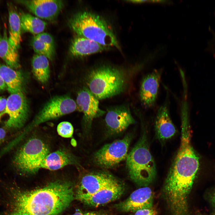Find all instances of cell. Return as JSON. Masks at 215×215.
<instances>
[{
  "instance_id": "36",
  "label": "cell",
  "mask_w": 215,
  "mask_h": 215,
  "mask_svg": "<svg viewBox=\"0 0 215 215\" xmlns=\"http://www.w3.org/2000/svg\"><path fill=\"white\" fill-rule=\"evenodd\" d=\"M4 113H3V112H1V113H0V121H1V117H2V116L3 115H4Z\"/></svg>"
},
{
  "instance_id": "25",
  "label": "cell",
  "mask_w": 215,
  "mask_h": 215,
  "mask_svg": "<svg viewBox=\"0 0 215 215\" xmlns=\"http://www.w3.org/2000/svg\"><path fill=\"white\" fill-rule=\"evenodd\" d=\"M31 45L36 54L44 56L49 60L53 59L54 52L34 36L32 39Z\"/></svg>"
},
{
  "instance_id": "16",
  "label": "cell",
  "mask_w": 215,
  "mask_h": 215,
  "mask_svg": "<svg viewBox=\"0 0 215 215\" xmlns=\"http://www.w3.org/2000/svg\"><path fill=\"white\" fill-rule=\"evenodd\" d=\"M161 70L155 69L143 79L139 90V98L143 106L149 108L154 105L158 94L162 74Z\"/></svg>"
},
{
  "instance_id": "30",
  "label": "cell",
  "mask_w": 215,
  "mask_h": 215,
  "mask_svg": "<svg viewBox=\"0 0 215 215\" xmlns=\"http://www.w3.org/2000/svg\"><path fill=\"white\" fill-rule=\"evenodd\" d=\"M7 99L0 96V112L4 111L6 107Z\"/></svg>"
},
{
  "instance_id": "35",
  "label": "cell",
  "mask_w": 215,
  "mask_h": 215,
  "mask_svg": "<svg viewBox=\"0 0 215 215\" xmlns=\"http://www.w3.org/2000/svg\"><path fill=\"white\" fill-rule=\"evenodd\" d=\"M129 2H130L132 3H142L143 2H145L147 1L145 0H130V1H128Z\"/></svg>"
},
{
  "instance_id": "23",
  "label": "cell",
  "mask_w": 215,
  "mask_h": 215,
  "mask_svg": "<svg viewBox=\"0 0 215 215\" xmlns=\"http://www.w3.org/2000/svg\"><path fill=\"white\" fill-rule=\"evenodd\" d=\"M48 59L46 57L35 54L31 61L33 73L36 79L40 82L44 84L49 79L50 68Z\"/></svg>"
},
{
  "instance_id": "1",
  "label": "cell",
  "mask_w": 215,
  "mask_h": 215,
  "mask_svg": "<svg viewBox=\"0 0 215 215\" xmlns=\"http://www.w3.org/2000/svg\"><path fill=\"white\" fill-rule=\"evenodd\" d=\"M180 146L165 180L162 194L170 205L184 208L188 205V198L199 165V158L191 145L189 118H181Z\"/></svg>"
},
{
  "instance_id": "3",
  "label": "cell",
  "mask_w": 215,
  "mask_h": 215,
  "mask_svg": "<svg viewBox=\"0 0 215 215\" xmlns=\"http://www.w3.org/2000/svg\"><path fill=\"white\" fill-rule=\"evenodd\" d=\"M69 26L78 36L95 41L104 46L119 48L114 33L106 21L99 16L83 11L74 15Z\"/></svg>"
},
{
  "instance_id": "5",
  "label": "cell",
  "mask_w": 215,
  "mask_h": 215,
  "mask_svg": "<svg viewBox=\"0 0 215 215\" xmlns=\"http://www.w3.org/2000/svg\"><path fill=\"white\" fill-rule=\"evenodd\" d=\"M126 159L128 174L134 183L143 187L153 182L156 175V166L145 132L128 153Z\"/></svg>"
},
{
  "instance_id": "24",
  "label": "cell",
  "mask_w": 215,
  "mask_h": 215,
  "mask_svg": "<svg viewBox=\"0 0 215 215\" xmlns=\"http://www.w3.org/2000/svg\"><path fill=\"white\" fill-rule=\"evenodd\" d=\"M22 30L37 35L42 33L47 23L40 19L29 13H19Z\"/></svg>"
},
{
  "instance_id": "22",
  "label": "cell",
  "mask_w": 215,
  "mask_h": 215,
  "mask_svg": "<svg viewBox=\"0 0 215 215\" xmlns=\"http://www.w3.org/2000/svg\"><path fill=\"white\" fill-rule=\"evenodd\" d=\"M0 58L5 62L6 65L13 69L20 67L17 50L10 44L5 28L0 41Z\"/></svg>"
},
{
  "instance_id": "10",
  "label": "cell",
  "mask_w": 215,
  "mask_h": 215,
  "mask_svg": "<svg viewBox=\"0 0 215 215\" xmlns=\"http://www.w3.org/2000/svg\"><path fill=\"white\" fill-rule=\"evenodd\" d=\"M119 179L105 171L89 173L82 178L77 189L76 198L79 201L91 196Z\"/></svg>"
},
{
  "instance_id": "32",
  "label": "cell",
  "mask_w": 215,
  "mask_h": 215,
  "mask_svg": "<svg viewBox=\"0 0 215 215\" xmlns=\"http://www.w3.org/2000/svg\"><path fill=\"white\" fill-rule=\"evenodd\" d=\"M7 90V87L0 75V92Z\"/></svg>"
},
{
  "instance_id": "34",
  "label": "cell",
  "mask_w": 215,
  "mask_h": 215,
  "mask_svg": "<svg viewBox=\"0 0 215 215\" xmlns=\"http://www.w3.org/2000/svg\"><path fill=\"white\" fill-rule=\"evenodd\" d=\"M211 200L213 205L215 207V192L213 194Z\"/></svg>"
},
{
  "instance_id": "31",
  "label": "cell",
  "mask_w": 215,
  "mask_h": 215,
  "mask_svg": "<svg viewBox=\"0 0 215 215\" xmlns=\"http://www.w3.org/2000/svg\"><path fill=\"white\" fill-rule=\"evenodd\" d=\"M5 130L2 128H0V145L4 142L6 137Z\"/></svg>"
},
{
  "instance_id": "33",
  "label": "cell",
  "mask_w": 215,
  "mask_h": 215,
  "mask_svg": "<svg viewBox=\"0 0 215 215\" xmlns=\"http://www.w3.org/2000/svg\"><path fill=\"white\" fill-rule=\"evenodd\" d=\"M4 215H28L24 212L17 211H16L6 214Z\"/></svg>"
},
{
  "instance_id": "18",
  "label": "cell",
  "mask_w": 215,
  "mask_h": 215,
  "mask_svg": "<svg viewBox=\"0 0 215 215\" xmlns=\"http://www.w3.org/2000/svg\"><path fill=\"white\" fill-rule=\"evenodd\" d=\"M109 48L91 40L78 36L72 41L70 52L74 56L82 57L100 53Z\"/></svg>"
},
{
  "instance_id": "17",
  "label": "cell",
  "mask_w": 215,
  "mask_h": 215,
  "mask_svg": "<svg viewBox=\"0 0 215 215\" xmlns=\"http://www.w3.org/2000/svg\"><path fill=\"white\" fill-rule=\"evenodd\" d=\"M168 98L157 110L155 127L158 139L164 141L171 138L176 132L170 116Z\"/></svg>"
},
{
  "instance_id": "12",
  "label": "cell",
  "mask_w": 215,
  "mask_h": 215,
  "mask_svg": "<svg viewBox=\"0 0 215 215\" xmlns=\"http://www.w3.org/2000/svg\"><path fill=\"white\" fill-rule=\"evenodd\" d=\"M153 194L151 189L143 187L133 191L126 199L114 205L119 211L134 212L138 210L152 208Z\"/></svg>"
},
{
  "instance_id": "21",
  "label": "cell",
  "mask_w": 215,
  "mask_h": 215,
  "mask_svg": "<svg viewBox=\"0 0 215 215\" xmlns=\"http://www.w3.org/2000/svg\"><path fill=\"white\" fill-rule=\"evenodd\" d=\"M9 13V42L11 45L17 50L19 47L21 38V20L19 14L12 4H8Z\"/></svg>"
},
{
  "instance_id": "19",
  "label": "cell",
  "mask_w": 215,
  "mask_h": 215,
  "mask_svg": "<svg viewBox=\"0 0 215 215\" xmlns=\"http://www.w3.org/2000/svg\"><path fill=\"white\" fill-rule=\"evenodd\" d=\"M70 165H79L74 157L65 151L58 150L48 154L43 160L41 168L56 170Z\"/></svg>"
},
{
  "instance_id": "6",
  "label": "cell",
  "mask_w": 215,
  "mask_h": 215,
  "mask_svg": "<svg viewBox=\"0 0 215 215\" xmlns=\"http://www.w3.org/2000/svg\"><path fill=\"white\" fill-rule=\"evenodd\" d=\"M50 153L47 146L41 140L30 139L17 151L13 159L15 168L24 174H33L41 168V164Z\"/></svg>"
},
{
  "instance_id": "2",
  "label": "cell",
  "mask_w": 215,
  "mask_h": 215,
  "mask_svg": "<svg viewBox=\"0 0 215 215\" xmlns=\"http://www.w3.org/2000/svg\"><path fill=\"white\" fill-rule=\"evenodd\" d=\"M13 196L18 211L28 215H59L73 200L74 192L71 183L56 181L41 188L15 193Z\"/></svg>"
},
{
  "instance_id": "15",
  "label": "cell",
  "mask_w": 215,
  "mask_h": 215,
  "mask_svg": "<svg viewBox=\"0 0 215 215\" xmlns=\"http://www.w3.org/2000/svg\"><path fill=\"white\" fill-rule=\"evenodd\" d=\"M125 189L124 184L118 179L94 194L79 201L88 206L98 207L119 198L123 194Z\"/></svg>"
},
{
  "instance_id": "37",
  "label": "cell",
  "mask_w": 215,
  "mask_h": 215,
  "mask_svg": "<svg viewBox=\"0 0 215 215\" xmlns=\"http://www.w3.org/2000/svg\"><path fill=\"white\" fill-rule=\"evenodd\" d=\"M1 38H2V36L0 35V41H1Z\"/></svg>"
},
{
  "instance_id": "29",
  "label": "cell",
  "mask_w": 215,
  "mask_h": 215,
  "mask_svg": "<svg viewBox=\"0 0 215 215\" xmlns=\"http://www.w3.org/2000/svg\"><path fill=\"white\" fill-rule=\"evenodd\" d=\"M71 215H106L104 213L99 212L88 211L83 212L79 210H76V212Z\"/></svg>"
},
{
  "instance_id": "14",
  "label": "cell",
  "mask_w": 215,
  "mask_h": 215,
  "mask_svg": "<svg viewBox=\"0 0 215 215\" xmlns=\"http://www.w3.org/2000/svg\"><path fill=\"white\" fill-rule=\"evenodd\" d=\"M106 126L110 134H117L124 131L136 121L129 108L121 105L109 110L105 119Z\"/></svg>"
},
{
  "instance_id": "26",
  "label": "cell",
  "mask_w": 215,
  "mask_h": 215,
  "mask_svg": "<svg viewBox=\"0 0 215 215\" xmlns=\"http://www.w3.org/2000/svg\"><path fill=\"white\" fill-rule=\"evenodd\" d=\"M57 131L58 134L62 137L70 138L73 134V128L70 122L66 121L62 122L58 125Z\"/></svg>"
},
{
  "instance_id": "9",
  "label": "cell",
  "mask_w": 215,
  "mask_h": 215,
  "mask_svg": "<svg viewBox=\"0 0 215 215\" xmlns=\"http://www.w3.org/2000/svg\"><path fill=\"white\" fill-rule=\"evenodd\" d=\"M28 112V103L23 92L10 94L3 111L8 116L5 123V127L12 129L21 128L26 121Z\"/></svg>"
},
{
  "instance_id": "28",
  "label": "cell",
  "mask_w": 215,
  "mask_h": 215,
  "mask_svg": "<svg viewBox=\"0 0 215 215\" xmlns=\"http://www.w3.org/2000/svg\"><path fill=\"white\" fill-rule=\"evenodd\" d=\"M131 215H157V211L153 208L138 210Z\"/></svg>"
},
{
  "instance_id": "7",
  "label": "cell",
  "mask_w": 215,
  "mask_h": 215,
  "mask_svg": "<svg viewBox=\"0 0 215 215\" xmlns=\"http://www.w3.org/2000/svg\"><path fill=\"white\" fill-rule=\"evenodd\" d=\"M77 107L75 102L69 96L54 97L43 106L28 126L25 131H29L42 123L72 113L76 109Z\"/></svg>"
},
{
  "instance_id": "27",
  "label": "cell",
  "mask_w": 215,
  "mask_h": 215,
  "mask_svg": "<svg viewBox=\"0 0 215 215\" xmlns=\"http://www.w3.org/2000/svg\"><path fill=\"white\" fill-rule=\"evenodd\" d=\"M45 44L51 50L54 52L55 43L54 39L50 34L46 33H42L34 36Z\"/></svg>"
},
{
  "instance_id": "13",
  "label": "cell",
  "mask_w": 215,
  "mask_h": 215,
  "mask_svg": "<svg viewBox=\"0 0 215 215\" xmlns=\"http://www.w3.org/2000/svg\"><path fill=\"white\" fill-rule=\"evenodd\" d=\"M24 5L37 17L47 20L56 19L64 6L63 2L57 0L16 1Z\"/></svg>"
},
{
  "instance_id": "11",
  "label": "cell",
  "mask_w": 215,
  "mask_h": 215,
  "mask_svg": "<svg viewBox=\"0 0 215 215\" xmlns=\"http://www.w3.org/2000/svg\"><path fill=\"white\" fill-rule=\"evenodd\" d=\"M76 104L83 112L84 124L87 130L90 128L93 120L105 112L99 108L98 99L86 87H83L78 93Z\"/></svg>"
},
{
  "instance_id": "4",
  "label": "cell",
  "mask_w": 215,
  "mask_h": 215,
  "mask_svg": "<svg viewBox=\"0 0 215 215\" xmlns=\"http://www.w3.org/2000/svg\"><path fill=\"white\" fill-rule=\"evenodd\" d=\"M86 79L88 89L98 99L121 93L125 87L127 81L122 70L109 65L93 69L88 73Z\"/></svg>"
},
{
  "instance_id": "20",
  "label": "cell",
  "mask_w": 215,
  "mask_h": 215,
  "mask_svg": "<svg viewBox=\"0 0 215 215\" xmlns=\"http://www.w3.org/2000/svg\"><path fill=\"white\" fill-rule=\"evenodd\" d=\"M0 75L10 94L23 92L24 79L20 72L6 64H0Z\"/></svg>"
},
{
  "instance_id": "8",
  "label": "cell",
  "mask_w": 215,
  "mask_h": 215,
  "mask_svg": "<svg viewBox=\"0 0 215 215\" xmlns=\"http://www.w3.org/2000/svg\"><path fill=\"white\" fill-rule=\"evenodd\" d=\"M131 139V136L127 135L121 139L105 145L94 154V163L104 169L116 166L126 159Z\"/></svg>"
}]
</instances>
